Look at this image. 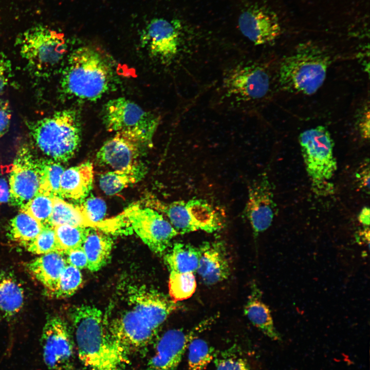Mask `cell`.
I'll list each match as a JSON object with an SVG mask.
<instances>
[{
    "label": "cell",
    "instance_id": "f6af8a7d",
    "mask_svg": "<svg viewBox=\"0 0 370 370\" xmlns=\"http://www.w3.org/2000/svg\"><path fill=\"white\" fill-rule=\"evenodd\" d=\"M9 199V188L8 183L3 177L0 176V205L5 203Z\"/></svg>",
    "mask_w": 370,
    "mask_h": 370
},
{
    "label": "cell",
    "instance_id": "d6986e66",
    "mask_svg": "<svg viewBox=\"0 0 370 370\" xmlns=\"http://www.w3.org/2000/svg\"><path fill=\"white\" fill-rule=\"evenodd\" d=\"M199 247L200 255L196 272L202 281L211 285L226 280L230 275V266L224 243L207 242Z\"/></svg>",
    "mask_w": 370,
    "mask_h": 370
},
{
    "label": "cell",
    "instance_id": "8992f818",
    "mask_svg": "<svg viewBox=\"0 0 370 370\" xmlns=\"http://www.w3.org/2000/svg\"><path fill=\"white\" fill-rule=\"evenodd\" d=\"M269 87V75L263 65L242 61L225 72L219 88V99L231 107H243L264 98Z\"/></svg>",
    "mask_w": 370,
    "mask_h": 370
},
{
    "label": "cell",
    "instance_id": "60d3db41",
    "mask_svg": "<svg viewBox=\"0 0 370 370\" xmlns=\"http://www.w3.org/2000/svg\"><path fill=\"white\" fill-rule=\"evenodd\" d=\"M12 114L8 100L0 98V138L8 131Z\"/></svg>",
    "mask_w": 370,
    "mask_h": 370
},
{
    "label": "cell",
    "instance_id": "5b68a950",
    "mask_svg": "<svg viewBox=\"0 0 370 370\" xmlns=\"http://www.w3.org/2000/svg\"><path fill=\"white\" fill-rule=\"evenodd\" d=\"M306 170L313 191L319 195L332 193L331 179L337 170L334 141L327 128L322 125L307 130L299 138Z\"/></svg>",
    "mask_w": 370,
    "mask_h": 370
},
{
    "label": "cell",
    "instance_id": "d6a6232c",
    "mask_svg": "<svg viewBox=\"0 0 370 370\" xmlns=\"http://www.w3.org/2000/svg\"><path fill=\"white\" fill-rule=\"evenodd\" d=\"M88 229L67 224L54 227L55 239L60 252L65 253L70 250L81 247Z\"/></svg>",
    "mask_w": 370,
    "mask_h": 370
},
{
    "label": "cell",
    "instance_id": "9c48e42d",
    "mask_svg": "<svg viewBox=\"0 0 370 370\" xmlns=\"http://www.w3.org/2000/svg\"><path fill=\"white\" fill-rule=\"evenodd\" d=\"M42 356L49 370H75L76 346L70 326L60 317L47 316L40 338Z\"/></svg>",
    "mask_w": 370,
    "mask_h": 370
},
{
    "label": "cell",
    "instance_id": "484cf974",
    "mask_svg": "<svg viewBox=\"0 0 370 370\" xmlns=\"http://www.w3.org/2000/svg\"><path fill=\"white\" fill-rule=\"evenodd\" d=\"M186 206L195 231L200 230L213 233L222 228V216L206 200L193 198L186 201Z\"/></svg>",
    "mask_w": 370,
    "mask_h": 370
},
{
    "label": "cell",
    "instance_id": "e575fe53",
    "mask_svg": "<svg viewBox=\"0 0 370 370\" xmlns=\"http://www.w3.org/2000/svg\"><path fill=\"white\" fill-rule=\"evenodd\" d=\"M196 288V279L193 273L170 272L169 294L174 302L177 303L190 298Z\"/></svg>",
    "mask_w": 370,
    "mask_h": 370
},
{
    "label": "cell",
    "instance_id": "d590c367",
    "mask_svg": "<svg viewBox=\"0 0 370 370\" xmlns=\"http://www.w3.org/2000/svg\"><path fill=\"white\" fill-rule=\"evenodd\" d=\"M53 206V197L38 193L20 209L21 212L28 214L45 227L50 226Z\"/></svg>",
    "mask_w": 370,
    "mask_h": 370
},
{
    "label": "cell",
    "instance_id": "7dc6e473",
    "mask_svg": "<svg viewBox=\"0 0 370 370\" xmlns=\"http://www.w3.org/2000/svg\"><path fill=\"white\" fill-rule=\"evenodd\" d=\"M358 219L363 226L369 227L370 222L369 208L368 207H364L362 209L358 215Z\"/></svg>",
    "mask_w": 370,
    "mask_h": 370
},
{
    "label": "cell",
    "instance_id": "4dcf8cb0",
    "mask_svg": "<svg viewBox=\"0 0 370 370\" xmlns=\"http://www.w3.org/2000/svg\"><path fill=\"white\" fill-rule=\"evenodd\" d=\"M82 282L80 269L67 264L53 288L45 292V294L52 298L63 299L69 297L78 289Z\"/></svg>",
    "mask_w": 370,
    "mask_h": 370
},
{
    "label": "cell",
    "instance_id": "f546056e",
    "mask_svg": "<svg viewBox=\"0 0 370 370\" xmlns=\"http://www.w3.org/2000/svg\"><path fill=\"white\" fill-rule=\"evenodd\" d=\"M154 205L157 206L158 209L166 215L169 221L179 234L195 231L186 208V201L177 200L164 204L158 201H155Z\"/></svg>",
    "mask_w": 370,
    "mask_h": 370
},
{
    "label": "cell",
    "instance_id": "3957f363",
    "mask_svg": "<svg viewBox=\"0 0 370 370\" xmlns=\"http://www.w3.org/2000/svg\"><path fill=\"white\" fill-rule=\"evenodd\" d=\"M34 141L45 155L58 162L73 157L81 141L80 115L73 109L56 112L28 123Z\"/></svg>",
    "mask_w": 370,
    "mask_h": 370
},
{
    "label": "cell",
    "instance_id": "74e56055",
    "mask_svg": "<svg viewBox=\"0 0 370 370\" xmlns=\"http://www.w3.org/2000/svg\"><path fill=\"white\" fill-rule=\"evenodd\" d=\"M26 248L29 252L38 255L60 252L55 239L54 227L51 226L44 227L38 236Z\"/></svg>",
    "mask_w": 370,
    "mask_h": 370
},
{
    "label": "cell",
    "instance_id": "8d00e7d4",
    "mask_svg": "<svg viewBox=\"0 0 370 370\" xmlns=\"http://www.w3.org/2000/svg\"><path fill=\"white\" fill-rule=\"evenodd\" d=\"M215 370H253L248 360L235 348L215 353L213 359Z\"/></svg>",
    "mask_w": 370,
    "mask_h": 370
},
{
    "label": "cell",
    "instance_id": "ee69618b",
    "mask_svg": "<svg viewBox=\"0 0 370 370\" xmlns=\"http://www.w3.org/2000/svg\"><path fill=\"white\" fill-rule=\"evenodd\" d=\"M369 112L366 113L362 117L359 123V130L361 136L366 139L369 137Z\"/></svg>",
    "mask_w": 370,
    "mask_h": 370
},
{
    "label": "cell",
    "instance_id": "cb8c5ba5",
    "mask_svg": "<svg viewBox=\"0 0 370 370\" xmlns=\"http://www.w3.org/2000/svg\"><path fill=\"white\" fill-rule=\"evenodd\" d=\"M100 230L89 228L82 246L87 259V268L91 271H97L106 264L113 247L112 238Z\"/></svg>",
    "mask_w": 370,
    "mask_h": 370
},
{
    "label": "cell",
    "instance_id": "ab89813d",
    "mask_svg": "<svg viewBox=\"0 0 370 370\" xmlns=\"http://www.w3.org/2000/svg\"><path fill=\"white\" fill-rule=\"evenodd\" d=\"M67 264L79 269L87 267V259L82 247L70 250L64 253Z\"/></svg>",
    "mask_w": 370,
    "mask_h": 370
},
{
    "label": "cell",
    "instance_id": "7a4b0ae2",
    "mask_svg": "<svg viewBox=\"0 0 370 370\" xmlns=\"http://www.w3.org/2000/svg\"><path fill=\"white\" fill-rule=\"evenodd\" d=\"M114 80L107 58L92 47L82 46L70 54L60 86L62 92L69 98L94 101L110 90Z\"/></svg>",
    "mask_w": 370,
    "mask_h": 370
},
{
    "label": "cell",
    "instance_id": "ac0fdd59",
    "mask_svg": "<svg viewBox=\"0 0 370 370\" xmlns=\"http://www.w3.org/2000/svg\"><path fill=\"white\" fill-rule=\"evenodd\" d=\"M147 145L134 134L116 133L106 141L97 154L98 161L115 170H123L138 163L142 147Z\"/></svg>",
    "mask_w": 370,
    "mask_h": 370
},
{
    "label": "cell",
    "instance_id": "83f0119b",
    "mask_svg": "<svg viewBox=\"0 0 370 370\" xmlns=\"http://www.w3.org/2000/svg\"><path fill=\"white\" fill-rule=\"evenodd\" d=\"M138 163L123 170H115L102 174L99 178L101 189L107 195H114L135 183L142 176L143 172Z\"/></svg>",
    "mask_w": 370,
    "mask_h": 370
},
{
    "label": "cell",
    "instance_id": "52a82bcc",
    "mask_svg": "<svg viewBox=\"0 0 370 370\" xmlns=\"http://www.w3.org/2000/svg\"><path fill=\"white\" fill-rule=\"evenodd\" d=\"M102 119L108 131L134 134L147 145L152 144L160 120L159 116L124 97L106 102L103 107Z\"/></svg>",
    "mask_w": 370,
    "mask_h": 370
},
{
    "label": "cell",
    "instance_id": "6da1fadb",
    "mask_svg": "<svg viewBox=\"0 0 370 370\" xmlns=\"http://www.w3.org/2000/svg\"><path fill=\"white\" fill-rule=\"evenodd\" d=\"M76 351L88 370H125L127 353L112 335L101 310L82 305L69 312Z\"/></svg>",
    "mask_w": 370,
    "mask_h": 370
},
{
    "label": "cell",
    "instance_id": "1f68e13d",
    "mask_svg": "<svg viewBox=\"0 0 370 370\" xmlns=\"http://www.w3.org/2000/svg\"><path fill=\"white\" fill-rule=\"evenodd\" d=\"M64 168L53 160H41V177L38 193L58 196Z\"/></svg>",
    "mask_w": 370,
    "mask_h": 370
},
{
    "label": "cell",
    "instance_id": "b9f144b4",
    "mask_svg": "<svg viewBox=\"0 0 370 370\" xmlns=\"http://www.w3.org/2000/svg\"><path fill=\"white\" fill-rule=\"evenodd\" d=\"M11 77V62L4 53H0V94L7 86Z\"/></svg>",
    "mask_w": 370,
    "mask_h": 370
},
{
    "label": "cell",
    "instance_id": "ffe728a7",
    "mask_svg": "<svg viewBox=\"0 0 370 370\" xmlns=\"http://www.w3.org/2000/svg\"><path fill=\"white\" fill-rule=\"evenodd\" d=\"M63 224L95 228L106 233L116 232L120 229V223L117 217L100 222H95L88 218L80 205L75 206L58 196H54L53 210L49 225L54 227Z\"/></svg>",
    "mask_w": 370,
    "mask_h": 370
},
{
    "label": "cell",
    "instance_id": "ba28073f",
    "mask_svg": "<svg viewBox=\"0 0 370 370\" xmlns=\"http://www.w3.org/2000/svg\"><path fill=\"white\" fill-rule=\"evenodd\" d=\"M17 45L28 65L40 73L58 66L67 52L64 35L43 26L25 32L18 39Z\"/></svg>",
    "mask_w": 370,
    "mask_h": 370
},
{
    "label": "cell",
    "instance_id": "7402d4cb",
    "mask_svg": "<svg viewBox=\"0 0 370 370\" xmlns=\"http://www.w3.org/2000/svg\"><path fill=\"white\" fill-rule=\"evenodd\" d=\"M67 265L63 253L54 252L43 254L28 262V271L45 287V292L54 286L64 269Z\"/></svg>",
    "mask_w": 370,
    "mask_h": 370
},
{
    "label": "cell",
    "instance_id": "5bb4252c",
    "mask_svg": "<svg viewBox=\"0 0 370 370\" xmlns=\"http://www.w3.org/2000/svg\"><path fill=\"white\" fill-rule=\"evenodd\" d=\"M180 28V24L177 20L155 18L149 22L142 33V45L153 57L163 64L169 63L178 53Z\"/></svg>",
    "mask_w": 370,
    "mask_h": 370
},
{
    "label": "cell",
    "instance_id": "836d02e7",
    "mask_svg": "<svg viewBox=\"0 0 370 370\" xmlns=\"http://www.w3.org/2000/svg\"><path fill=\"white\" fill-rule=\"evenodd\" d=\"M197 337L190 342L187 348V370L205 369L213 360L215 355L213 347L206 341Z\"/></svg>",
    "mask_w": 370,
    "mask_h": 370
},
{
    "label": "cell",
    "instance_id": "8fae6325",
    "mask_svg": "<svg viewBox=\"0 0 370 370\" xmlns=\"http://www.w3.org/2000/svg\"><path fill=\"white\" fill-rule=\"evenodd\" d=\"M9 178L10 203L21 207L38 193L41 177V160L35 158L29 148L18 151L11 165Z\"/></svg>",
    "mask_w": 370,
    "mask_h": 370
},
{
    "label": "cell",
    "instance_id": "e0dca14e",
    "mask_svg": "<svg viewBox=\"0 0 370 370\" xmlns=\"http://www.w3.org/2000/svg\"><path fill=\"white\" fill-rule=\"evenodd\" d=\"M128 296L132 309L156 331L177 307L171 298L145 286L132 287Z\"/></svg>",
    "mask_w": 370,
    "mask_h": 370
},
{
    "label": "cell",
    "instance_id": "44dd1931",
    "mask_svg": "<svg viewBox=\"0 0 370 370\" xmlns=\"http://www.w3.org/2000/svg\"><path fill=\"white\" fill-rule=\"evenodd\" d=\"M93 179V165L90 162L64 170L58 197L79 202L83 201L91 189Z\"/></svg>",
    "mask_w": 370,
    "mask_h": 370
},
{
    "label": "cell",
    "instance_id": "f1b7e54d",
    "mask_svg": "<svg viewBox=\"0 0 370 370\" xmlns=\"http://www.w3.org/2000/svg\"><path fill=\"white\" fill-rule=\"evenodd\" d=\"M43 228L38 220L21 212L11 220L8 235L12 241L26 247L38 236Z\"/></svg>",
    "mask_w": 370,
    "mask_h": 370
},
{
    "label": "cell",
    "instance_id": "4fadbf2b",
    "mask_svg": "<svg viewBox=\"0 0 370 370\" xmlns=\"http://www.w3.org/2000/svg\"><path fill=\"white\" fill-rule=\"evenodd\" d=\"M209 324L206 321L189 331L182 329L166 331L158 341L155 353L148 361L146 370H176L190 342Z\"/></svg>",
    "mask_w": 370,
    "mask_h": 370
},
{
    "label": "cell",
    "instance_id": "277c9868",
    "mask_svg": "<svg viewBox=\"0 0 370 370\" xmlns=\"http://www.w3.org/2000/svg\"><path fill=\"white\" fill-rule=\"evenodd\" d=\"M329 63L328 54L320 47L312 43L301 44L282 61L280 85L291 92L313 94L323 84Z\"/></svg>",
    "mask_w": 370,
    "mask_h": 370
},
{
    "label": "cell",
    "instance_id": "bcb514c9",
    "mask_svg": "<svg viewBox=\"0 0 370 370\" xmlns=\"http://www.w3.org/2000/svg\"><path fill=\"white\" fill-rule=\"evenodd\" d=\"M364 228L357 232L356 240L358 243H367L369 245V227L364 226Z\"/></svg>",
    "mask_w": 370,
    "mask_h": 370
},
{
    "label": "cell",
    "instance_id": "9a60e30c",
    "mask_svg": "<svg viewBox=\"0 0 370 370\" xmlns=\"http://www.w3.org/2000/svg\"><path fill=\"white\" fill-rule=\"evenodd\" d=\"M238 25L241 33L255 45L271 43L282 33L278 14L267 7L253 4L243 10Z\"/></svg>",
    "mask_w": 370,
    "mask_h": 370
},
{
    "label": "cell",
    "instance_id": "d4e9b609",
    "mask_svg": "<svg viewBox=\"0 0 370 370\" xmlns=\"http://www.w3.org/2000/svg\"><path fill=\"white\" fill-rule=\"evenodd\" d=\"M24 303V291L11 272H0V312L9 320L17 314Z\"/></svg>",
    "mask_w": 370,
    "mask_h": 370
},
{
    "label": "cell",
    "instance_id": "30bf717a",
    "mask_svg": "<svg viewBox=\"0 0 370 370\" xmlns=\"http://www.w3.org/2000/svg\"><path fill=\"white\" fill-rule=\"evenodd\" d=\"M142 240L155 253L163 254L178 233L171 223L152 208L135 205L122 213Z\"/></svg>",
    "mask_w": 370,
    "mask_h": 370
},
{
    "label": "cell",
    "instance_id": "2e32d148",
    "mask_svg": "<svg viewBox=\"0 0 370 370\" xmlns=\"http://www.w3.org/2000/svg\"><path fill=\"white\" fill-rule=\"evenodd\" d=\"M107 323L112 335L127 353L147 346L157 332L133 309L123 312Z\"/></svg>",
    "mask_w": 370,
    "mask_h": 370
},
{
    "label": "cell",
    "instance_id": "f35d334b",
    "mask_svg": "<svg viewBox=\"0 0 370 370\" xmlns=\"http://www.w3.org/2000/svg\"><path fill=\"white\" fill-rule=\"evenodd\" d=\"M82 210L93 221L100 222L103 220L106 212V206L101 198L90 197L80 205Z\"/></svg>",
    "mask_w": 370,
    "mask_h": 370
},
{
    "label": "cell",
    "instance_id": "603a6c76",
    "mask_svg": "<svg viewBox=\"0 0 370 370\" xmlns=\"http://www.w3.org/2000/svg\"><path fill=\"white\" fill-rule=\"evenodd\" d=\"M262 292L256 284L244 307V313L251 323L265 335L274 341H281L280 334L274 326L271 311L262 300Z\"/></svg>",
    "mask_w": 370,
    "mask_h": 370
},
{
    "label": "cell",
    "instance_id": "7c38bea8",
    "mask_svg": "<svg viewBox=\"0 0 370 370\" xmlns=\"http://www.w3.org/2000/svg\"><path fill=\"white\" fill-rule=\"evenodd\" d=\"M244 211L255 237L271 226L277 209L272 185L266 174L259 175L249 185Z\"/></svg>",
    "mask_w": 370,
    "mask_h": 370
},
{
    "label": "cell",
    "instance_id": "4316f807",
    "mask_svg": "<svg viewBox=\"0 0 370 370\" xmlns=\"http://www.w3.org/2000/svg\"><path fill=\"white\" fill-rule=\"evenodd\" d=\"M200 255L199 247L180 242L174 244L164 258L170 272L194 273L198 268Z\"/></svg>",
    "mask_w": 370,
    "mask_h": 370
},
{
    "label": "cell",
    "instance_id": "7bdbcfd3",
    "mask_svg": "<svg viewBox=\"0 0 370 370\" xmlns=\"http://www.w3.org/2000/svg\"><path fill=\"white\" fill-rule=\"evenodd\" d=\"M368 159L365 161L356 172V177L359 189L369 194V164Z\"/></svg>",
    "mask_w": 370,
    "mask_h": 370
}]
</instances>
